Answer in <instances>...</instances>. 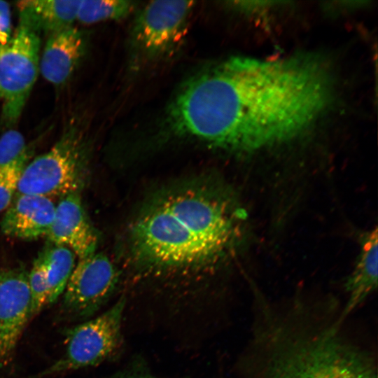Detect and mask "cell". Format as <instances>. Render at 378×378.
<instances>
[{
  "mask_svg": "<svg viewBox=\"0 0 378 378\" xmlns=\"http://www.w3.org/2000/svg\"><path fill=\"white\" fill-rule=\"evenodd\" d=\"M333 99V80L316 56L230 58L193 76L171 103V129L238 153L294 140Z\"/></svg>",
  "mask_w": 378,
  "mask_h": 378,
  "instance_id": "cell-1",
  "label": "cell"
},
{
  "mask_svg": "<svg viewBox=\"0 0 378 378\" xmlns=\"http://www.w3.org/2000/svg\"><path fill=\"white\" fill-rule=\"evenodd\" d=\"M255 314L246 378H377L372 355L342 335L339 314L324 319L300 303Z\"/></svg>",
  "mask_w": 378,
  "mask_h": 378,
  "instance_id": "cell-2",
  "label": "cell"
},
{
  "mask_svg": "<svg viewBox=\"0 0 378 378\" xmlns=\"http://www.w3.org/2000/svg\"><path fill=\"white\" fill-rule=\"evenodd\" d=\"M221 195L187 188L147 207L129 232L130 252L143 266L181 270L206 266L230 252L239 238V214Z\"/></svg>",
  "mask_w": 378,
  "mask_h": 378,
  "instance_id": "cell-3",
  "label": "cell"
},
{
  "mask_svg": "<svg viewBox=\"0 0 378 378\" xmlns=\"http://www.w3.org/2000/svg\"><path fill=\"white\" fill-rule=\"evenodd\" d=\"M87 164L82 133L77 127L70 125L48 152L29 161L22 173L18 192L62 198L81 192Z\"/></svg>",
  "mask_w": 378,
  "mask_h": 378,
  "instance_id": "cell-4",
  "label": "cell"
},
{
  "mask_svg": "<svg viewBox=\"0 0 378 378\" xmlns=\"http://www.w3.org/2000/svg\"><path fill=\"white\" fill-rule=\"evenodd\" d=\"M125 298L95 318L83 321L66 335L62 356L47 368L29 378H43L94 366L109 358L122 343L121 326Z\"/></svg>",
  "mask_w": 378,
  "mask_h": 378,
  "instance_id": "cell-5",
  "label": "cell"
},
{
  "mask_svg": "<svg viewBox=\"0 0 378 378\" xmlns=\"http://www.w3.org/2000/svg\"><path fill=\"white\" fill-rule=\"evenodd\" d=\"M39 32L22 21L10 40L0 44V97L6 126L18 120L39 71Z\"/></svg>",
  "mask_w": 378,
  "mask_h": 378,
  "instance_id": "cell-6",
  "label": "cell"
},
{
  "mask_svg": "<svg viewBox=\"0 0 378 378\" xmlns=\"http://www.w3.org/2000/svg\"><path fill=\"white\" fill-rule=\"evenodd\" d=\"M194 2L155 1L138 13L132 31L134 54L143 60L170 55L181 42Z\"/></svg>",
  "mask_w": 378,
  "mask_h": 378,
  "instance_id": "cell-7",
  "label": "cell"
},
{
  "mask_svg": "<svg viewBox=\"0 0 378 378\" xmlns=\"http://www.w3.org/2000/svg\"><path fill=\"white\" fill-rule=\"evenodd\" d=\"M118 281V271L105 254L79 259L63 293L62 313L70 320L89 319L108 300Z\"/></svg>",
  "mask_w": 378,
  "mask_h": 378,
  "instance_id": "cell-8",
  "label": "cell"
},
{
  "mask_svg": "<svg viewBox=\"0 0 378 378\" xmlns=\"http://www.w3.org/2000/svg\"><path fill=\"white\" fill-rule=\"evenodd\" d=\"M28 272L24 270H0V365L8 361L31 320Z\"/></svg>",
  "mask_w": 378,
  "mask_h": 378,
  "instance_id": "cell-9",
  "label": "cell"
},
{
  "mask_svg": "<svg viewBox=\"0 0 378 378\" xmlns=\"http://www.w3.org/2000/svg\"><path fill=\"white\" fill-rule=\"evenodd\" d=\"M46 237L50 243L68 247L79 259L96 252L98 235L85 211L81 192L60 198Z\"/></svg>",
  "mask_w": 378,
  "mask_h": 378,
  "instance_id": "cell-10",
  "label": "cell"
},
{
  "mask_svg": "<svg viewBox=\"0 0 378 378\" xmlns=\"http://www.w3.org/2000/svg\"><path fill=\"white\" fill-rule=\"evenodd\" d=\"M55 207L50 197L17 192L2 217L1 230L8 237L23 240L46 237Z\"/></svg>",
  "mask_w": 378,
  "mask_h": 378,
  "instance_id": "cell-11",
  "label": "cell"
},
{
  "mask_svg": "<svg viewBox=\"0 0 378 378\" xmlns=\"http://www.w3.org/2000/svg\"><path fill=\"white\" fill-rule=\"evenodd\" d=\"M85 50L83 34L73 26L49 35L39 62L48 82L60 85L73 74Z\"/></svg>",
  "mask_w": 378,
  "mask_h": 378,
  "instance_id": "cell-12",
  "label": "cell"
},
{
  "mask_svg": "<svg viewBox=\"0 0 378 378\" xmlns=\"http://www.w3.org/2000/svg\"><path fill=\"white\" fill-rule=\"evenodd\" d=\"M377 229L368 231L360 238V251L356 264L345 283L348 298L344 307L340 309L338 322L344 320L377 287Z\"/></svg>",
  "mask_w": 378,
  "mask_h": 378,
  "instance_id": "cell-13",
  "label": "cell"
},
{
  "mask_svg": "<svg viewBox=\"0 0 378 378\" xmlns=\"http://www.w3.org/2000/svg\"><path fill=\"white\" fill-rule=\"evenodd\" d=\"M80 0H25L18 3L20 20L51 34L72 27Z\"/></svg>",
  "mask_w": 378,
  "mask_h": 378,
  "instance_id": "cell-14",
  "label": "cell"
},
{
  "mask_svg": "<svg viewBox=\"0 0 378 378\" xmlns=\"http://www.w3.org/2000/svg\"><path fill=\"white\" fill-rule=\"evenodd\" d=\"M41 253L46 267L50 304L63 294L76 265V255L68 247L49 241Z\"/></svg>",
  "mask_w": 378,
  "mask_h": 378,
  "instance_id": "cell-15",
  "label": "cell"
},
{
  "mask_svg": "<svg viewBox=\"0 0 378 378\" xmlns=\"http://www.w3.org/2000/svg\"><path fill=\"white\" fill-rule=\"evenodd\" d=\"M132 4L127 1H81L77 18L84 24H92L126 17Z\"/></svg>",
  "mask_w": 378,
  "mask_h": 378,
  "instance_id": "cell-16",
  "label": "cell"
},
{
  "mask_svg": "<svg viewBox=\"0 0 378 378\" xmlns=\"http://www.w3.org/2000/svg\"><path fill=\"white\" fill-rule=\"evenodd\" d=\"M28 284L31 296V319L48 304L49 287L43 257L40 253L28 273Z\"/></svg>",
  "mask_w": 378,
  "mask_h": 378,
  "instance_id": "cell-17",
  "label": "cell"
},
{
  "mask_svg": "<svg viewBox=\"0 0 378 378\" xmlns=\"http://www.w3.org/2000/svg\"><path fill=\"white\" fill-rule=\"evenodd\" d=\"M30 154L31 150L13 164L0 169V212L6 210L18 192L19 181Z\"/></svg>",
  "mask_w": 378,
  "mask_h": 378,
  "instance_id": "cell-18",
  "label": "cell"
},
{
  "mask_svg": "<svg viewBox=\"0 0 378 378\" xmlns=\"http://www.w3.org/2000/svg\"><path fill=\"white\" fill-rule=\"evenodd\" d=\"M29 151L22 134L8 130L0 137V169L16 162Z\"/></svg>",
  "mask_w": 378,
  "mask_h": 378,
  "instance_id": "cell-19",
  "label": "cell"
},
{
  "mask_svg": "<svg viewBox=\"0 0 378 378\" xmlns=\"http://www.w3.org/2000/svg\"><path fill=\"white\" fill-rule=\"evenodd\" d=\"M12 36L9 4L0 1V44H6Z\"/></svg>",
  "mask_w": 378,
  "mask_h": 378,
  "instance_id": "cell-20",
  "label": "cell"
},
{
  "mask_svg": "<svg viewBox=\"0 0 378 378\" xmlns=\"http://www.w3.org/2000/svg\"><path fill=\"white\" fill-rule=\"evenodd\" d=\"M116 378H156L149 375L145 374H131V375H122L121 377H118Z\"/></svg>",
  "mask_w": 378,
  "mask_h": 378,
  "instance_id": "cell-21",
  "label": "cell"
}]
</instances>
